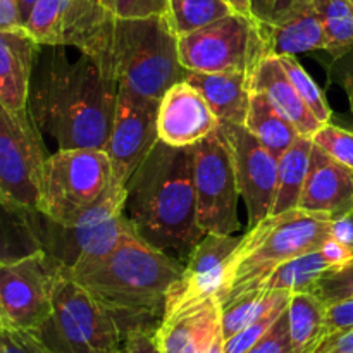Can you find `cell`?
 Returning <instances> with one entry per match:
<instances>
[{
	"instance_id": "obj_27",
	"label": "cell",
	"mask_w": 353,
	"mask_h": 353,
	"mask_svg": "<svg viewBox=\"0 0 353 353\" xmlns=\"http://www.w3.org/2000/svg\"><path fill=\"white\" fill-rule=\"evenodd\" d=\"M292 299L290 292H268V290H254L247 292L230 302L223 303L221 326H223L224 340L234 336L238 331L247 327L259 317L264 316L281 302Z\"/></svg>"
},
{
	"instance_id": "obj_18",
	"label": "cell",
	"mask_w": 353,
	"mask_h": 353,
	"mask_svg": "<svg viewBox=\"0 0 353 353\" xmlns=\"http://www.w3.org/2000/svg\"><path fill=\"white\" fill-rule=\"evenodd\" d=\"M236 234L205 233L186 259L183 276L169 292V302H188L223 295L228 261L240 245Z\"/></svg>"
},
{
	"instance_id": "obj_43",
	"label": "cell",
	"mask_w": 353,
	"mask_h": 353,
	"mask_svg": "<svg viewBox=\"0 0 353 353\" xmlns=\"http://www.w3.org/2000/svg\"><path fill=\"white\" fill-rule=\"evenodd\" d=\"M224 343H226V340H224V334H223V327L219 330V333L214 336L212 343L209 345V348H207L205 353H226V348H224Z\"/></svg>"
},
{
	"instance_id": "obj_12",
	"label": "cell",
	"mask_w": 353,
	"mask_h": 353,
	"mask_svg": "<svg viewBox=\"0 0 353 353\" xmlns=\"http://www.w3.org/2000/svg\"><path fill=\"white\" fill-rule=\"evenodd\" d=\"M193 183L200 230L219 234H234L240 230V188L230 145L219 128L193 145Z\"/></svg>"
},
{
	"instance_id": "obj_34",
	"label": "cell",
	"mask_w": 353,
	"mask_h": 353,
	"mask_svg": "<svg viewBox=\"0 0 353 353\" xmlns=\"http://www.w3.org/2000/svg\"><path fill=\"white\" fill-rule=\"evenodd\" d=\"M0 353H55L33 331L0 327Z\"/></svg>"
},
{
	"instance_id": "obj_40",
	"label": "cell",
	"mask_w": 353,
	"mask_h": 353,
	"mask_svg": "<svg viewBox=\"0 0 353 353\" xmlns=\"http://www.w3.org/2000/svg\"><path fill=\"white\" fill-rule=\"evenodd\" d=\"M321 252L324 254L326 261L330 262L333 269L345 268V265L353 264V250L347 245L340 243L338 240H334L333 236H327L324 240V243L321 245Z\"/></svg>"
},
{
	"instance_id": "obj_26",
	"label": "cell",
	"mask_w": 353,
	"mask_h": 353,
	"mask_svg": "<svg viewBox=\"0 0 353 353\" xmlns=\"http://www.w3.org/2000/svg\"><path fill=\"white\" fill-rule=\"evenodd\" d=\"M331 269L333 268L319 248V250L307 252V254L299 255L292 261L283 262L264 281L259 283L255 290L290 293L314 292L319 279Z\"/></svg>"
},
{
	"instance_id": "obj_38",
	"label": "cell",
	"mask_w": 353,
	"mask_h": 353,
	"mask_svg": "<svg viewBox=\"0 0 353 353\" xmlns=\"http://www.w3.org/2000/svg\"><path fill=\"white\" fill-rule=\"evenodd\" d=\"M327 76L334 85L343 88L347 93L353 92V48L338 57H333L327 68Z\"/></svg>"
},
{
	"instance_id": "obj_20",
	"label": "cell",
	"mask_w": 353,
	"mask_h": 353,
	"mask_svg": "<svg viewBox=\"0 0 353 353\" xmlns=\"http://www.w3.org/2000/svg\"><path fill=\"white\" fill-rule=\"evenodd\" d=\"M41 45L26 26L0 30V107L28 109L31 78Z\"/></svg>"
},
{
	"instance_id": "obj_13",
	"label": "cell",
	"mask_w": 353,
	"mask_h": 353,
	"mask_svg": "<svg viewBox=\"0 0 353 353\" xmlns=\"http://www.w3.org/2000/svg\"><path fill=\"white\" fill-rule=\"evenodd\" d=\"M159 103L161 100L137 95L124 86L117 90L116 116L105 148L112 164V185L126 188L159 141Z\"/></svg>"
},
{
	"instance_id": "obj_22",
	"label": "cell",
	"mask_w": 353,
	"mask_h": 353,
	"mask_svg": "<svg viewBox=\"0 0 353 353\" xmlns=\"http://www.w3.org/2000/svg\"><path fill=\"white\" fill-rule=\"evenodd\" d=\"M250 85L254 92H261L292 121L300 131V134L314 137L317 130L324 124L312 114V110L307 107L300 93L293 86L292 79L283 69L281 61L278 55H268L254 74L250 76Z\"/></svg>"
},
{
	"instance_id": "obj_1",
	"label": "cell",
	"mask_w": 353,
	"mask_h": 353,
	"mask_svg": "<svg viewBox=\"0 0 353 353\" xmlns=\"http://www.w3.org/2000/svg\"><path fill=\"white\" fill-rule=\"evenodd\" d=\"M119 83L92 57L69 59L64 47H43L34 62L28 110L59 148L105 150L116 116Z\"/></svg>"
},
{
	"instance_id": "obj_21",
	"label": "cell",
	"mask_w": 353,
	"mask_h": 353,
	"mask_svg": "<svg viewBox=\"0 0 353 353\" xmlns=\"http://www.w3.org/2000/svg\"><path fill=\"white\" fill-rule=\"evenodd\" d=\"M183 79L202 93L219 123L245 126L252 97L250 76L238 71L199 72L185 69Z\"/></svg>"
},
{
	"instance_id": "obj_4",
	"label": "cell",
	"mask_w": 353,
	"mask_h": 353,
	"mask_svg": "<svg viewBox=\"0 0 353 353\" xmlns=\"http://www.w3.org/2000/svg\"><path fill=\"white\" fill-rule=\"evenodd\" d=\"M333 219L302 209L271 214L243 234L228 261L221 303L257 288L278 265L319 250L331 234Z\"/></svg>"
},
{
	"instance_id": "obj_37",
	"label": "cell",
	"mask_w": 353,
	"mask_h": 353,
	"mask_svg": "<svg viewBox=\"0 0 353 353\" xmlns=\"http://www.w3.org/2000/svg\"><path fill=\"white\" fill-rule=\"evenodd\" d=\"M155 330L157 326H137L128 330L124 334L123 353H161Z\"/></svg>"
},
{
	"instance_id": "obj_46",
	"label": "cell",
	"mask_w": 353,
	"mask_h": 353,
	"mask_svg": "<svg viewBox=\"0 0 353 353\" xmlns=\"http://www.w3.org/2000/svg\"><path fill=\"white\" fill-rule=\"evenodd\" d=\"M348 103H350V110H352V116H353V92L348 93Z\"/></svg>"
},
{
	"instance_id": "obj_19",
	"label": "cell",
	"mask_w": 353,
	"mask_h": 353,
	"mask_svg": "<svg viewBox=\"0 0 353 353\" xmlns=\"http://www.w3.org/2000/svg\"><path fill=\"white\" fill-rule=\"evenodd\" d=\"M299 209L324 214L333 221L353 212V169L314 145Z\"/></svg>"
},
{
	"instance_id": "obj_16",
	"label": "cell",
	"mask_w": 353,
	"mask_h": 353,
	"mask_svg": "<svg viewBox=\"0 0 353 353\" xmlns=\"http://www.w3.org/2000/svg\"><path fill=\"white\" fill-rule=\"evenodd\" d=\"M221 314L219 296L165 303L155 330L161 353H205L223 327Z\"/></svg>"
},
{
	"instance_id": "obj_14",
	"label": "cell",
	"mask_w": 353,
	"mask_h": 353,
	"mask_svg": "<svg viewBox=\"0 0 353 353\" xmlns=\"http://www.w3.org/2000/svg\"><path fill=\"white\" fill-rule=\"evenodd\" d=\"M221 133L230 145L238 188L245 200L250 226L271 216L278 192L279 159L243 124L221 123Z\"/></svg>"
},
{
	"instance_id": "obj_24",
	"label": "cell",
	"mask_w": 353,
	"mask_h": 353,
	"mask_svg": "<svg viewBox=\"0 0 353 353\" xmlns=\"http://www.w3.org/2000/svg\"><path fill=\"white\" fill-rule=\"evenodd\" d=\"M245 128L261 140L276 157H281L300 137L295 124L261 92L252 90Z\"/></svg>"
},
{
	"instance_id": "obj_2",
	"label": "cell",
	"mask_w": 353,
	"mask_h": 353,
	"mask_svg": "<svg viewBox=\"0 0 353 353\" xmlns=\"http://www.w3.org/2000/svg\"><path fill=\"white\" fill-rule=\"evenodd\" d=\"M124 216L145 241L188 259L205 234L196 221L193 147L159 140L128 181Z\"/></svg>"
},
{
	"instance_id": "obj_9",
	"label": "cell",
	"mask_w": 353,
	"mask_h": 353,
	"mask_svg": "<svg viewBox=\"0 0 353 353\" xmlns=\"http://www.w3.org/2000/svg\"><path fill=\"white\" fill-rule=\"evenodd\" d=\"M268 55L271 52L254 17L236 10L179 37V61L186 71H238L252 76Z\"/></svg>"
},
{
	"instance_id": "obj_33",
	"label": "cell",
	"mask_w": 353,
	"mask_h": 353,
	"mask_svg": "<svg viewBox=\"0 0 353 353\" xmlns=\"http://www.w3.org/2000/svg\"><path fill=\"white\" fill-rule=\"evenodd\" d=\"M314 292L327 303L353 300V264L340 269H331L319 279Z\"/></svg>"
},
{
	"instance_id": "obj_36",
	"label": "cell",
	"mask_w": 353,
	"mask_h": 353,
	"mask_svg": "<svg viewBox=\"0 0 353 353\" xmlns=\"http://www.w3.org/2000/svg\"><path fill=\"white\" fill-rule=\"evenodd\" d=\"M247 353H293L292 340H290L288 309L276 321L274 326L269 330V333Z\"/></svg>"
},
{
	"instance_id": "obj_17",
	"label": "cell",
	"mask_w": 353,
	"mask_h": 353,
	"mask_svg": "<svg viewBox=\"0 0 353 353\" xmlns=\"http://www.w3.org/2000/svg\"><path fill=\"white\" fill-rule=\"evenodd\" d=\"M219 124L209 102L185 79L172 85L159 103V140L172 147H193Z\"/></svg>"
},
{
	"instance_id": "obj_35",
	"label": "cell",
	"mask_w": 353,
	"mask_h": 353,
	"mask_svg": "<svg viewBox=\"0 0 353 353\" xmlns=\"http://www.w3.org/2000/svg\"><path fill=\"white\" fill-rule=\"evenodd\" d=\"M117 17H150L168 14L169 0H102Z\"/></svg>"
},
{
	"instance_id": "obj_32",
	"label": "cell",
	"mask_w": 353,
	"mask_h": 353,
	"mask_svg": "<svg viewBox=\"0 0 353 353\" xmlns=\"http://www.w3.org/2000/svg\"><path fill=\"white\" fill-rule=\"evenodd\" d=\"M288 303L290 300L281 302L279 305H276L274 309H271L269 312H265L264 316L259 317L257 321H254V323L248 324L247 327L238 331L234 336L228 338L226 343H224L226 353H247L255 343H259V341L269 333V330L274 326L276 321H278L279 317L283 316V312L288 309Z\"/></svg>"
},
{
	"instance_id": "obj_28",
	"label": "cell",
	"mask_w": 353,
	"mask_h": 353,
	"mask_svg": "<svg viewBox=\"0 0 353 353\" xmlns=\"http://www.w3.org/2000/svg\"><path fill=\"white\" fill-rule=\"evenodd\" d=\"M234 12L230 0H169L168 17L178 37L193 33Z\"/></svg>"
},
{
	"instance_id": "obj_44",
	"label": "cell",
	"mask_w": 353,
	"mask_h": 353,
	"mask_svg": "<svg viewBox=\"0 0 353 353\" xmlns=\"http://www.w3.org/2000/svg\"><path fill=\"white\" fill-rule=\"evenodd\" d=\"M38 0H19V9H21V19H23V24L26 26L28 19H30L31 12H33V7L37 6Z\"/></svg>"
},
{
	"instance_id": "obj_41",
	"label": "cell",
	"mask_w": 353,
	"mask_h": 353,
	"mask_svg": "<svg viewBox=\"0 0 353 353\" xmlns=\"http://www.w3.org/2000/svg\"><path fill=\"white\" fill-rule=\"evenodd\" d=\"M314 353H353V326L327 334Z\"/></svg>"
},
{
	"instance_id": "obj_39",
	"label": "cell",
	"mask_w": 353,
	"mask_h": 353,
	"mask_svg": "<svg viewBox=\"0 0 353 353\" xmlns=\"http://www.w3.org/2000/svg\"><path fill=\"white\" fill-rule=\"evenodd\" d=\"M353 326V300L327 305V334Z\"/></svg>"
},
{
	"instance_id": "obj_23",
	"label": "cell",
	"mask_w": 353,
	"mask_h": 353,
	"mask_svg": "<svg viewBox=\"0 0 353 353\" xmlns=\"http://www.w3.org/2000/svg\"><path fill=\"white\" fill-rule=\"evenodd\" d=\"M288 326L293 353H314L327 336V303L316 292L292 293Z\"/></svg>"
},
{
	"instance_id": "obj_42",
	"label": "cell",
	"mask_w": 353,
	"mask_h": 353,
	"mask_svg": "<svg viewBox=\"0 0 353 353\" xmlns=\"http://www.w3.org/2000/svg\"><path fill=\"white\" fill-rule=\"evenodd\" d=\"M24 26L21 19L19 0H0V30Z\"/></svg>"
},
{
	"instance_id": "obj_10",
	"label": "cell",
	"mask_w": 353,
	"mask_h": 353,
	"mask_svg": "<svg viewBox=\"0 0 353 353\" xmlns=\"http://www.w3.org/2000/svg\"><path fill=\"white\" fill-rule=\"evenodd\" d=\"M30 110L0 107V203L38 209L47 150Z\"/></svg>"
},
{
	"instance_id": "obj_3",
	"label": "cell",
	"mask_w": 353,
	"mask_h": 353,
	"mask_svg": "<svg viewBox=\"0 0 353 353\" xmlns=\"http://www.w3.org/2000/svg\"><path fill=\"white\" fill-rule=\"evenodd\" d=\"M183 271L181 261L145 241L128 224L103 261L68 274L116 317L126 334L131 327L159 326L169 292Z\"/></svg>"
},
{
	"instance_id": "obj_30",
	"label": "cell",
	"mask_w": 353,
	"mask_h": 353,
	"mask_svg": "<svg viewBox=\"0 0 353 353\" xmlns=\"http://www.w3.org/2000/svg\"><path fill=\"white\" fill-rule=\"evenodd\" d=\"M279 61H281V65L286 74H288V78L292 79L293 86L300 93L307 107L312 110L314 116L321 121V124L331 123L333 110H331L330 103H327L326 97H324V92L314 81L312 76L303 69V65L296 61L295 55H281Z\"/></svg>"
},
{
	"instance_id": "obj_45",
	"label": "cell",
	"mask_w": 353,
	"mask_h": 353,
	"mask_svg": "<svg viewBox=\"0 0 353 353\" xmlns=\"http://www.w3.org/2000/svg\"><path fill=\"white\" fill-rule=\"evenodd\" d=\"M230 2L236 12L248 14V16H250V0H230Z\"/></svg>"
},
{
	"instance_id": "obj_15",
	"label": "cell",
	"mask_w": 353,
	"mask_h": 353,
	"mask_svg": "<svg viewBox=\"0 0 353 353\" xmlns=\"http://www.w3.org/2000/svg\"><path fill=\"white\" fill-rule=\"evenodd\" d=\"M250 16L271 55L326 50V33L314 0H250Z\"/></svg>"
},
{
	"instance_id": "obj_47",
	"label": "cell",
	"mask_w": 353,
	"mask_h": 353,
	"mask_svg": "<svg viewBox=\"0 0 353 353\" xmlns=\"http://www.w3.org/2000/svg\"><path fill=\"white\" fill-rule=\"evenodd\" d=\"M350 3H352V7H353V0H350Z\"/></svg>"
},
{
	"instance_id": "obj_31",
	"label": "cell",
	"mask_w": 353,
	"mask_h": 353,
	"mask_svg": "<svg viewBox=\"0 0 353 353\" xmlns=\"http://www.w3.org/2000/svg\"><path fill=\"white\" fill-rule=\"evenodd\" d=\"M312 141L334 161L353 169V131L327 123L314 133Z\"/></svg>"
},
{
	"instance_id": "obj_25",
	"label": "cell",
	"mask_w": 353,
	"mask_h": 353,
	"mask_svg": "<svg viewBox=\"0 0 353 353\" xmlns=\"http://www.w3.org/2000/svg\"><path fill=\"white\" fill-rule=\"evenodd\" d=\"M312 147V138L300 134L295 143L279 157L278 192H276L272 214L299 209L303 185L309 174Z\"/></svg>"
},
{
	"instance_id": "obj_5",
	"label": "cell",
	"mask_w": 353,
	"mask_h": 353,
	"mask_svg": "<svg viewBox=\"0 0 353 353\" xmlns=\"http://www.w3.org/2000/svg\"><path fill=\"white\" fill-rule=\"evenodd\" d=\"M112 61L119 86L155 100H161L185 74L179 37L168 14L117 17Z\"/></svg>"
},
{
	"instance_id": "obj_6",
	"label": "cell",
	"mask_w": 353,
	"mask_h": 353,
	"mask_svg": "<svg viewBox=\"0 0 353 353\" xmlns=\"http://www.w3.org/2000/svg\"><path fill=\"white\" fill-rule=\"evenodd\" d=\"M37 334L55 353H123V327L68 269L55 285L50 319Z\"/></svg>"
},
{
	"instance_id": "obj_11",
	"label": "cell",
	"mask_w": 353,
	"mask_h": 353,
	"mask_svg": "<svg viewBox=\"0 0 353 353\" xmlns=\"http://www.w3.org/2000/svg\"><path fill=\"white\" fill-rule=\"evenodd\" d=\"M54 259L34 252L0 264V327L41 330L54 310V292L61 272Z\"/></svg>"
},
{
	"instance_id": "obj_8",
	"label": "cell",
	"mask_w": 353,
	"mask_h": 353,
	"mask_svg": "<svg viewBox=\"0 0 353 353\" xmlns=\"http://www.w3.org/2000/svg\"><path fill=\"white\" fill-rule=\"evenodd\" d=\"M112 185V164L107 150L59 148L48 155L41 179L38 210L68 223L95 205Z\"/></svg>"
},
{
	"instance_id": "obj_29",
	"label": "cell",
	"mask_w": 353,
	"mask_h": 353,
	"mask_svg": "<svg viewBox=\"0 0 353 353\" xmlns=\"http://www.w3.org/2000/svg\"><path fill=\"white\" fill-rule=\"evenodd\" d=\"M326 33V52L331 57L353 48V7L350 0H314Z\"/></svg>"
},
{
	"instance_id": "obj_7",
	"label": "cell",
	"mask_w": 353,
	"mask_h": 353,
	"mask_svg": "<svg viewBox=\"0 0 353 353\" xmlns=\"http://www.w3.org/2000/svg\"><path fill=\"white\" fill-rule=\"evenodd\" d=\"M117 16L102 0H38L26 28L43 47H74L114 74ZM117 81V79H116Z\"/></svg>"
}]
</instances>
